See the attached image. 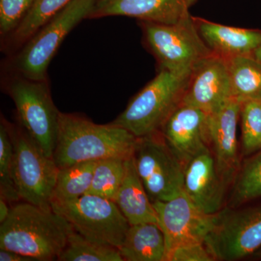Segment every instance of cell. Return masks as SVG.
<instances>
[{
    "mask_svg": "<svg viewBox=\"0 0 261 261\" xmlns=\"http://www.w3.org/2000/svg\"><path fill=\"white\" fill-rule=\"evenodd\" d=\"M73 230L53 209L21 202L12 206L8 219L0 224V249L35 261L58 260Z\"/></svg>",
    "mask_w": 261,
    "mask_h": 261,
    "instance_id": "6da1fadb",
    "label": "cell"
},
{
    "mask_svg": "<svg viewBox=\"0 0 261 261\" xmlns=\"http://www.w3.org/2000/svg\"><path fill=\"white\" fill-rule=\"evenodd\" d=\"M137 137L113 123L101 125L71 113H60L53 159L59 168L75 163L133 155Z\"/></svg>",
    "mask_w": 261,
    "mask_h": 261,
    "instance_id": "7a4b0ae2",
    "label": "cell"
},
{
    "mask_svg": "<svg viewBox=\"0 0 261 261\" xmlns=\"http://www.w3.org/2000/svg\"><path fill=\"white\" fill-rule=\"evenodd\" d=\"M190 74L161 68L111 123L128 130L136 137L160 132L168 117L181 104Z\"/></svg>",
    "mask_w": 261,
    "mask_h": 261,
    "instance_id": "3957f363",
    "label": "cell"
},
{
    "mask_svg": "<svg viewBox=\"0 0 261 261\" xmlns=\"http://www.w3.org/2000/svg\"><path fill=\"white\" fill-rule=\"evenodd\" d=\"M13 147V173L20 199L51 209V200L59 168L29 137L23 127L8 122Z\"/></svg>",
    "mask_w": 261,
    "mask_h": 261,
    "instance_id": "277c9868",
    "label": "cell"
},
{
    "mask_svg": "<svg viewBox=\"0 0 261 261\" xmlns=\"http://www.w3.org/2000/svg\"><path fill=\"white\" fill-rule=\"evenodd\" d=\"M20 125L47 157L53 159L59 126L60 112L46 80L15 77L8 87Z\"/></svg>",
    "mask_w": 261,
    "mask_h": 261,
    "instance_id": "5b68a950",
    "label": "cell"
},
{
    "mask_svg": "<svg viewBox=\"0 0 261 261\" xmlns=\"http://www.w3.org/2000/svg\"><path fill=\"white\" fill-rule=\"evenodd\" d=\"M146 43L161 68L190 73L196 64L213 54L191 15L173 24L142 21Z\"/></svg>",
    "mask_w": 261,
    "mask_h": 261,
    "instance_id": "8992f818",
    "label": "cell"
},
{
    "mask_svg": "<svg viewBox=\"0 0 261 261\" xmlns=\"http://www.w3.org/2000/svg\"><path fill=\"white\" fill-rule=\"evenodd\" d=\"M97 0H72L49 20L24 46L15 60L20 75L46 80L49 63L65 38L75 25L88 18Z\"/></svg>",
    "mask_w": 261,
    "mask_h": 261,
    "instance_id": "52a82bcc",
    "label": "cell"
},
{
    "mask_svg": "<svg viewBox=\"0 0 261 261\" xmlns=\"http://www.w3.org/2000/svg\"><path fill=\"white\" fill-rule=\"evenodd\" d=\"M51 207L84 238L118 249L130 226L114 201L92 194L70 202L51 203Z\"/></svg>",
    "mask_w": 261,
    "mask_h": 261,
    "instance_id": "ba28073f",
    "label": "cell"
},
{
    "mask_svg": "<svg viewBox=\"0 0 261 261\" xmlns=\"http://www.w3.org/2000/svg\"><path fill=\"white\" fill-rule=\"evenodd\" d=\"M133 158L152 202L171 200L184 192L185 167L171 152L161 132L137 137Z\"/></svg>",
    "mask_w": 261,
    "mask_h": 261,
    "instance_id": "9c48e42d",
    "label": "cell"
},
{
    "mask_svg": "<svg viewBox=\"0 0 261 261\" xmlns=\"http://www.w3.org/2000/svg\"><path fill=\"white\" fill-rule=\"evenodd\" d=\"M205 244L221 260H239L256 251L261 247V206L220 211Z\"/></svg>",
    "mask_w": 261,
    "mask_h": 261,
    "instance_id": "30bf717a",
    "label": "cell"
},
{
    "mask_svg": "<svg viewBox=\"0 0 261 261\" xmlns=\"http://www.w3.org/2000/svg\"><path fill=\"white\" fill-rule=\"evenodd\" d=\"M166 243V252L178 245L205 243L214 228L217 214H205L185 194L168 201L152 202Z\"/></svg>",
    "mask_w": 261,
    "mask_h": 261,
    "instance_id": "8fae6325",
    "label": "cell"
},
{
    "mask_svg": "<svg viewBox=\"0 0 261 261\" xmlns=\"http://www.w3.org/2000/svg\"><path fill=\"white\" fill-rule=\"evenodd\" d=\"M231 99L227 61L213 53L194 67L181 103L211 114Z\"/></svg>",
    "mask_w": 261,
    "mask_h": 261,
    "instance_id": "7c38bea8",
    "label": "cell"
},
{
    "mask_svg": "<svg viewBox=\"0 0 261 261\" xmlns=\"http://www.w3.org/2000/svg\"><path fill=\"white\" fill-rule=\"evenodd\" d=\"M208 114L181 103L160 132L184 167L197 156L210 151Z\"/></svg>",
    "mask_w": 261,
    "mask_h": 261,
    "instance_id": "4fadbf2b",
    "label": "cell"
},
{
    "mask_svg": "<svg viewBox=\"0 0 261 261\" xmlns=\"http://www.w3.org/2000/svg\"><path fill=\"white\" fill-rule=\"evenodd\" d=\"M197 0H97L88 18L127 16L141 21L173 24L190 16Z\"/></svg>",
    "mask_w": 261,
    "mask_h": 261,
    "instance_id": "5bb4252c",
    "label": "cell"
},
{
    "mask_svg": "<svg viewBox=\"0 0 261 261\" xmlns=\"http://www.w3.org/2000/svg\"><path fill=\"white\" fill-rule=\"evenodd\" d=\"M226 186L211 151L197 156L185 166L184 192L205 214L214 215L221 210Z\"/></svg>",
    "mask_w": 261,
    "mask_h": 261,
    "instance_id": "9a60e30c",
    "label": "cell"
},
{
    "mask_svg": "<svg viewBox=\"0 0 261 261\" xmlns=\"http://www.w3.org/2000/svg\"><path fill=\"white\" fill-rule=\"evenodd\" d=\"M242 103L231 99L219 111L208 114L209 136L214 148L216 166L221 177L228 185L240 168L237 126Z\"/></svg>",
    "mask_w": 261,
    "mask_h": 261,
    "instance_id": "2e32d148",
    "label": "cell"
},
{
    "mask_svg": "<svg viewBox=\"0 0 261 261\" xmlns=\"http://www.w3.org/2000/svg\"><path fill=\"white\" fill-rule=\"evenodd\" d=\"M194 20L201 37L214 54L225 59L239 56H252L261 44V30L235 28L209 21Z\"/></svg>",
    "mask_w": 261,
    "mask_h": 261,
    "instance_id": "e0dca14e",
    "label": "cell"
},
{
    "mask_svg": "<svg viewBox=\"0 0 261 261\" xmlns=\"http://www.w3.org/2000/svg\"><path fill=\"white\" fill-rule=\"evenodd\" d=\"M113 201L130 225L159 224L157 212L137 173L133 155L126 159L124 178Z\"/></svg>",
    "mask_w": 261,
    "mask_h": 261,
    "instance_id": "ac0fdd59",
    "label": "cell"
},
{
    "mask_svg": "<svg viewBox=\"0 0 261 261\" xmlns=\"http://www.w3.org/2000/svg\"><path fill=\"white\" fill-rule=\"evenodd\" d=\"M118 250L123 260L165 261L167 250L161 226L147 222L130 225Z\"/></svg>",
    "mask_w": 261,
    "mask_h": 261,
    "instance_id": "d6986e66",
    "label": "cell"
},
{
    "mask_svg": "<svg viewBox=\"0 0 261 261\" xmlns=\"http://www.w3.org/2000/svg\"><path fill=\"white\" fill-rule=\"evenodd\" d=\"M233 99L243 104L261 99V63L252 56L226 59Z\"/></svg>",
    "mask_w": 261,
    "mask_h": 261,
    "instance_id": "ffe728a7",
    "label": "cell"
},
{
    "mask_svg": "<svg viewBox=\"0 0 261 261\" xmlns=\"http://www.w3.org/2000/svg\"><path fill=\"white\" fill-rule=\"evenodd\" d=\"M96 163H79L59 168L51 204L70 202L87 194L92 185Z\"/></svg>",
    "mask_w": 261,
    "mask_h": 261,
    "instance_id": "44dd1931",
    "label": "cell"
},
{
    "mask_svg": "<svg viewBox=\"0 0 261 261\" xmlns=\"http://www.w3.org/2000/svg\"><path fill=\"white\" fill-rule=\"evenodd\" d=\"M58 260L123 261V259L116 247L95 243L73 230Z\"/></svg>",
    "mask_w": 261,
    "mask_h": 261,
    "instance_id": "7402d4cb",
    "label": "cell"
},
{
    "mask_svg": "<svg viewBox=\"0 0 261 261\" xmlns=\"http://www.w3.org/2000/svg\"><path fill=\"white\" fill-rule=\"evenodd\" d=\"M72 0H34L28 14L10 35L12 42L23 44L29 41Z\"/></svg>",
    "mask_w": 261,
    "mask_h": 261,
    "instance_id": "603a6c76",
    "label": "cell"
},
{
    "mask_svg": "<svg viewBox=\"0 0 261 261\" xmlns=\"http://www.w3.org/2000/svg\"><path fill=\"white\" fill-rule=\"evenodd\" d=\"M126 161L122 158H109L97 161L87 194L114 200L124 178Z\"/></svg>",
    "mask_w": 261,
    "mask_h": 261,
    "instance_id": "cb8c5ba5",
    "label": "cell"
},
{
    "mask_svg": "<svg viewBox=\"0 0 261 261\" xmlns=\"http://www.w3.org/2000/svg\"><path fill=\"white\" fill-rule=\"evenodd\" d=\"M0 198L9 203L21 200L13 173V147L8 121L2 118L0 124Z\"/></svg>",
    "mask_w": 261,
    "mask_h": 261,
    "instance_id": "d4e9b609",
    "label": "cell"
},
{
    "mask_svg": "<svg viewBox=\"0 0 261 261\" xmlns=\"http://www.w3.org/2000/svg\"><path fill=\"white\" fill-rule=\"evenodd\" d=\"M261 197V153L245 163L233 187L231 205L233 207Z\"/></svg>",
    "mask_w": 261,
    "mask_h": 261,
    "instance_id": "484cf974",
    "label": "cell"
},
{
    "mask_svg": "<svg viewBox=\"0 0 261 261\" xmlns=\"http://www.w3.org/2000/svg\"><path fill=\"white\" fill-rule=\"evenodd\" d=\"M240 114L243 150L248 154L261 147V99L244 102Z\"/></svg>",
    "mask_w": 261,
    "mask_h": 261,
    "instance_id": "4316f807",
    "label": "cell"
},
{
    "mask_svg": "<svg viewBox=\"0 0 261 261\" xmlns=\"http://www.w3.org/2000/svg\"><path fill=\"white\" fill-rule=\"evenodd\" d=\"M34 0H0V34L11 35L28 14Z\"/></svg>",
    "mask_w": 261,
    "mask_h": 261,
    "instance_id": "83f0119b",
    "label": "cell"
},
{
    "mask_svg": "<svg viewBox=\"0 0 261 261\" xmlns=\"http://www.w3.org/2000/svg\"><path fill=\"white\" fill-rule=\"evenodd\" d=\"M216 260L205 243L181 244L166 252L165 261H212Z\"/></svg>",
    "mask_w": 261,
    "mask_h": 261,
    "instance_id": "f1b7e54d",
    "label": "cell"
},
{
    "mask_svg": "<svg viewBox=\"0 0 261 261\" xmlns=\"http://www.w3.org/2000/svg\"><path fill=\"white\" fill-rule=\"evenodd\" d=\"M0 260L1 261H35L34 259L22 255L18 252L0 249Z\"/></svg>",
    "mask_w": 261,
    "mask_h": 261,
    "instance_id": "f546056e",
    "label": "cell"
},
{
    "mask_svg": "<svg viewBox=\"0 0 261 261\" xmlns=\"http://www.w3.org/2000/svg\"><path fill=\"white\" fill-rule=\"evenodd\" d=\"M11 207H10V203L8 201L0 198V224L4 222L5 220L8 219Z\"/></svg>",
    "mask_w": 261,
    "mask_h": 261,
    "instance_id": "4dcf8cb0",
    "label": "cell"
},
{
    "mask_svg": "<svg viewBox=\"0 0 261 261\" xmlns=\"http://www.w3.org/2000/svg\"><path fill=\"white\" fill-rule=\"evenodd\" d=\"M252 56H253L259 63H261V44L254 51V53H252Z\"/></svg>",
    "mask_w": 261,
    "mask_h": 261,
    "instance_id": "1f68e13d",
    "label": "cell"
},
{
    "mask_svg": "<svg viewBox=\"0 0 261 261\" xmlns=\"http://www.w3.org/2000/svg\"><path fill=\"white\" fill-rule=\"evenodd\" d=\"M259 256L261 257V252H260V254H259Z\"/></svg>",
    "mask_w": 261,
    "mask_h": 261,
    "instance_id": "d6a6232c",
    "label": "cell"
}]
</instances>
